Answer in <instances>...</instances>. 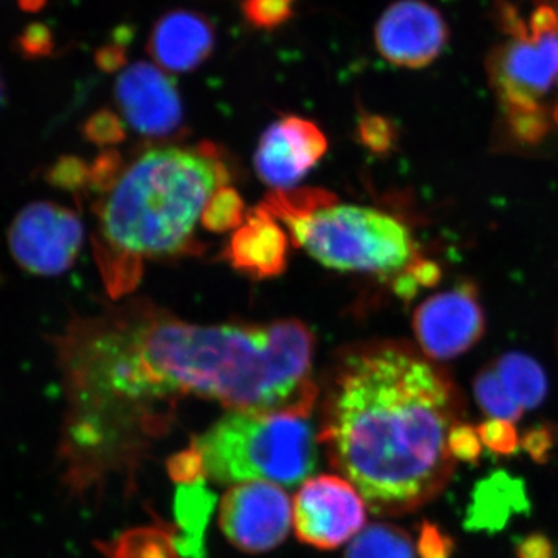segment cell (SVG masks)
<instances>
[{
	"label": "cell",
	"instance_id": "cell-29",
	"mask_svg": "<svg viewBox=\"0 0 558 558\" xmlns=\"http://www.w3.org/2000/svg\"><path fill=\"white\" fill-rule=\"evenodd\" d=\"M558 444V429L553 425H538L524 433L521 438V449L526 451L532 461L546 464L550 453Z\"/></svg>",
	"mask_w": 558,
	"mask_h": 558
},
{
	"label": "cell",
	"instance_id": "cell-21",
	"mask_svg": "<svg viewBox=\"0 0 558 558\" xmlns=\"http://www.w3.org/2000/svg\"><path fill=\"white\" fill-rule=\"evenodd\" d=\"M475 398L481 410L490 418L517 422L524 410L509 395L494 366L486 368L475 379Z\"/></svg>",
	"mask_w": 558,
	"mask_h": 558
},
{
	"label": "cell",
	"instance_id": "cell-34",
	"mask_svg": "<svg viewBox=\"0 0 558 558\" xmlns=\"http://www.w3.org/2000/svg\"><path fill=\"white\" fill-rule=\"evenodd\" d=\"M95 65L102 73H116L128 65V47L124 44L112 43L105 44L100 49L95 51Z\"/></svg>",
	"mask_w": 558,
	"mask_h": 558
},
{
	"label": "cell",
	"instance_id": "cell-14",
	"mask_svg": "<svg viewBox=\"0 0 558 558\" xmlns=\"http://www.w3.org/2000/svg\"><path fill=\"white\" fill-rule=\"evenodd\" d=\"M216 28L199 11L178 9L161 14L149 33L146 51L168 73H189L211 57Z\"/></svg>",
	"mask_w": 558,
	"mask_h": 558
},
{
	"label": "cell",
	"instance_id": "cell-39",
	"mask_svg": "<svg viewBox=\"0 0 558 558\" xmlns=\"http://www.w3.org/2000/svg\"><path fill=\"white\" fill-rule=\"evenodd\" d=\"M0 100H2V86H0Z\"/></svg>",
	"mask_w": 558,
	"mask_h": 558
},
{
	"label": "cell",
	"instance_id": "cell-6",
	"mask_svg": "<svg viewBox=\"0 0 558 558\" xmlns=\"http://www.w3.org/2000/svg\"><path fill=\"white\" fill-rule=\"evenodd\" d=\"M279 219L288 226L293 245L329 269L400 275L417 260L409 227L379 209L332 201Z\"/></svg>",
	"mask_w": 558,
	"mask_h": 558
},
{
	"label": "cell",
	"instance_id": "cell-11",
	"mask_svg": "<svg viewBox=\"0 0 558 558\" xmlns=\"http://www.w3.org/2000/svg\"><path fill=\"white\" fill-rule=\"evenodd\" d=\"M117 106L132 130L143 137H170L182 128V98L174 80L159 65L140 61L116 81Z\"/></svg>",
	"mask_w": 558,
	"mask_h": 558
},
{
	"label": "cell",
	"instance_id": "cell-20",
	"mask_svg": "<svg viewBox=\"0 0 558 558\" xmlns=\"http://www.w3.org/2000/svg\"><path fill=\"white\" fill-rule=\"evenodd\" d=\"M344 558H417V550L405 529L374 523L352 538Z\"/></svg>",
	"mask_w": 558,
	"mask_h": 558
},
{
	"label": "cell",
	"instance_id": "cell-37",
	"mask_svg": "<svg viewBox=\"0 0 558 558\" xmlns=\"http://www.w3.org/2000/svg\"><path fill=\"white\" fill-rule=\"evenodd\" d=\"M47 0H20L21 9L28 13H36L46 5Z\"/></svg>",
	"mask_w": 558,
	"mask_h": 558
},
{
	"label": "cell",
	"instance_id": "cell-30",
	"mask_svg": "<svg viewBox=\"0 0 558 558\" xmlns=\"http://www.w3.org/2000/svg\"><path fill=\"white\" fill-rule=\"evenodd\" d=\"M168 472L171 478L178 484L197 483V481H205L204 461H202L201 453L196 447L191 444L189 449L180 451L168 462Z\"/></svg>",
	"mask_w": 558,
	"mask_h": 558
},
{
	"label": "cell",
	"instance_id": "cell-28",
	"mask_svg": "<svg viewBox=\"0 0 558 558\" xmlns=\"http://www.w3.org/2000/svg\"><path fill=\"white\" fill-rule=\"evenodd\" d=\"M359 135L363 145L376 153H385L395 140V126L385 117L363 113L359 123Z\"/></svg>",
	"mask_w": 558,
	"mask_h": 558
},
{
	"label": "cell",
	"instance_id": "cell-26",
	"mask_svg": "<svg viewBox=\"0 0 558 558\" xmlns=\"http://www.w3.org/2000/svg\"><path fill=\"white\" fill-rule=\"evenodd\" d=\"M84 135L95 145H113L124 138V123L112 110L101 109L87 119Z\"/></svg>",
	"mask_w": 558,
	"mask_h": 558
},
{
	"label": "cell",
	"instance_id": "cell-23",
	"mask_svg": "<svg viewBox=\"0 0 558 558\" xmlns=\"http://www.w3.org/2000/svg\"><path fill=\"white\" fill-rule=\"evenodd\" d=\"M296 0H241L242 17L256 31L274 32L295 16Z\"/></svg>",
	"mask_w": 558,
	"mask_h": 558
},
{
	"label": "cell",
	"instance_id": "cell-33",
	"mask_svg": "<svg viewBox=\"0 0 558 558\" xmlns=\"http://www.w3.org/2000/svg\"><path fill=\"white\" fill-rule=\"evenodd\" d=\"M517 558H557L553 539L542 532L524 535L515 546Z\"/></svg>",
	"mask_w": 558,
	"mask_h": 558
},
{
	"label": "cell",
	"instance_id": "cell-10",
	"mask_svg": "<svg viewBox=\"0 0 558 558\" xmlns=\"http://www.w3.org/2000/svg\"><path fill=\"white\" fill-rule=\"evenodd\" d=\"M450 39L442 13L425 0H398L374 28L380 57L403 69H424L438 60Z\"/></svg>",
	"mask_w": 558,
	"mask_h": 558
},
{
	"label": "cell",
	"instance_id": "cell-12",
	"mask_svg": "<svg viewBox=\"0 0 558 558\" xmlns=\"http://www.w3.org/2000/svg\"><path fill=\"white\" fill-rule=\"evenodd\" d=\"M413 329L428 359L458 357L484 333V314L475 290L462 286L424 301L414 312Z\"/></svg>",
	"mask_w": 558,
	"mask_h": 558
},
{
	"label": "cell",
	"instance_id": "cell-13",
	"mask_svg": "<svg viewBox=\"0 0 558 558\" xmlns=\"http://www.w3.org/2000/svg\"><path fill=\"white\" fill-rule=\"evenodd\" d=\"M328 153V138L317 123L286 116L260 135L255 153L259 179L277 191L295 186Z\"/></svg>",
	"mask_w": 558,
	"mask_h": 558
},
{
	"label": "cell",
	"instance_id": "cell-38",
	"mask_svg": "<svg viewBox=\"0 0 558 558\" xmlns=\"http://www.w3.org/2000/svg\"><path fill=\"white\" fill-rule=\"evenodd\" d=\"M553 121L554 123L558 124V105L556 106V108H554Z\"/></svg>",
	"mask_w": 558,
	"mask_h": 558
},
{
	"label": "cell",
	"instance_id": "cell-40",
	"mask_svg": "<svg viewBox=\"0 0 558 558\" xmlns=\"http://www.w3.org/2000/svg\"><path fill=\"white\" fill-rule=\"evenodd\" d=\"M556 7H557V10H558V0H557V3H556Z\"/></svg>",
	"mask_w": 558,
	"mask_h": 558
},
{
	"label": "cell",
	"instance_id": "cell-1",
	"mask_svg": "<svg viewBox=\"0 0 558 558\" xmlns=\"http://www.w3.org/2000/svg\"><path fill=\"white\" fill-rule=\"evenodd\" d=\"M315 340L299 319L202 326L131 310L70 323L57 343L65 410L61 458L70 486L100 476L124 428L161 429L179 399L230 411L310 416Z\"/></svg>",
	"mask_w": 558,
	"mask_h": 558
},
{
	"label": "cell",
	"instance_id": "cell-17",
	"mask_svg": "<svg viewBox=\"0 0 558 558\" xmlns=\"http://www.w3.org/2000/svg\"><path fill=\"white\" fill-rule=\"evenodd\" d=\"M175 543L183 558H204L205 532L215 508V498L205 486V481L179 484L174 502Z\"/></svg>",
	"mask_w": 558,
	"mask_h": 558
},
{
	"label": "cell",
	"instance_id": "cell-16",
	"mask_svg": "<svg viewBox=\"0 0 558 558\" xmlns=\"http://www.w3.org/2000/svg\"><path fill=\"white\" fill-rule=\"evenodd\" d=\"M531 510L526 484L505 470L476 484L465 510L464 527L475 534H497L517 515Z\"/></svg>",
	"mask_w": 558,
	"mask_h": 558
},
{
	"label": "cell",
	"instance_id": "cell-27",
	"mask_svg": "<svg viewBox=\"0 0 558 558\" xmlns=\"http://www.w3.org/2000/svg\"><path fill=\"white\" fill-rule=\"evenodd\" d=\"M449 450L454 461L478 464L481 453H483V442H481L476 428L464 424V422L454 425L450 429Z\"/></svg>",
	"mask_w": 558,
	"mask_h": 558
},
{
	"label": "cell",
	"instance_id": "cell-3",
	"mask_svg": "<svg viewBox=\"0 0 558 558\" xmlns=\"http://www.w3.org/2000/svg\"><path fill=\"white\" fill-rule=\"evenodd\" d=\"M229 171L213 145L142 154L105 189L98 205L95 253L110 292H121L124 260L178 255Z\"/></svg>",
	"mask_w": 558,
	"mask_h": 558
},
{
	"label": "cell",
	"instance_id": "cell-31",
	"mask_svg": "<svg viewBox=\"0 0 558 558\" xmlns=\"http://www.w3.org/2000/svg\"><path fill=\"white\" fill-rule=\"evenodd\" d=\"M17 46H20L22 53L31 60L50 57L54 50L53 33L46 24L36 22V24L28 25L21 33L20 38H17Z\"/></svg>",
	"mask_w": 558,
	"mask_h": 558
},
{
	"label": "cell",
	"instance_id": "cell-9",
	"mask_svg": "<svg viewBox=\"0 0 558 558\" xmlns=\"http://www.w3.org/2000/svg\"><path fill=\"white\" fill-rule=\"evenodd\" d=\"M292 524V502L277 484H236L220 501L219 526L242 553L263 554L278 548Z\"/></svg>",
	"mask_w": 558,
	"mask_h": 558
},
{
	"label": "cell",
	"instance_id": "cell-24",
	"mask_svg": "<svg viewBox=\"0 0 558 558\" xmlns=\"http://www.w3.org/2000/svg\"><path fill=\"white\" fill-rule=\"evenodd\" d=\"M476 432L484 447L498 457H512L521 447L519 432L513 422L488 418L476 428Z\"/></svg>",
	"mask_w": 558,
	"mask_h": 558
},
{
	"label": "cell",
	"instance_id": "cell-32",
	"mask_svg": "<svg viewBox=\"0 0 558 558\" xmlns=\"http://www.w3.org/2000/svg\"><path fill=\"white\" fill-rule=\"evenodd\" d=\"M50 180L61 189L78 191L90 183V170L83 160L62 159L50 170Z\"/></svg>",
	"mask_w": 558,
	"mask_h": 558
},
{
	"label": "cell",
	"instance_id": "cell-19",
	"mask_svg": "<svg viewBox=\"0 0 558 558\" xmlns=\"http://www.w3.org/2000/svg\"><path fill=\"white\" fill-rule=\"evenodd\" d=\"M101 553L108 558H180L175 531L159 523L123 532L110 543H100Z\"/></svg>",
	"mask_w": 558,
	"mask_h": 558
},
{
	"label": "cell",
	"instance_id": "cell-18",
	"mask_svg": "<svg viewBox=\"0 0 558 558\" xmlns=\"http://www.w3.org/2000/svg\"><path fill=\"white\" fill-rule=\"evenodd\" d=\"M494 368L521 409H535L545 400L548 380L535 360L520 352H510L495 362Z\"/></svg>",
	"mask_w": 558,
	"mask_h": 558
},
{
	"label": "cell",
	"instance_id": "cell-8",
	"mask_svg": "<svg viewBox=\"0 0 558 558\" xmlns=\"http://www.w3.org/2000/svg\"><path fill=\"white\" fill-rule=\"evenodd\" d=\"M366 508L362 494L343 476H315L292 502L296 537L312 548H340L365 527Z\"/></svg>",
	"mask_w": 558,
	"mask_h": 558
},
{
	"label": "cell",
	"instance_id": "cell-5",
	"mask_svg": "<svg viewBox=\"0 0 558 558\" xmlns=\"http://www.w3.org/2000/svg\"><path fill=\"white\" fill-rule=\"evenodd\" d=\"M318 436L307 416L229 411L193 440L205 475L219 484L295 486L317 468Z\"/></svg>",
	"mask_w": 558,
	"mask_h": 558
},
{
	"label": "cell",
	"instance_id": "cell-35",
	"mask_svg": "<svg viewBox=\"0 0 558 558\" xmlns=\"http://www.w3.org/2000/svg\"><path fill=\"white\" fill-rule=\"evenodd\" d=\"M409 271L413 275L414 279H416L421 288L422 286H425V288L436 286L440 277H442V271H440L438 264L433 263V260L417 259L416 263L410 267Z\"/></svg>",
	"mask_w": 558,
	"mask_h": 558
},
{
	"label": "cell",
	"instance_id": "cell-25",
	"mask_svg": "<svg viewBox=\"0 0 558 558\" xmlns=\"http://www.w3.org/2000/svg\"><path fill=\"white\" fill-rule=\"evenodd\" d=\"M457 543L439 524L424 520L417 532L416 550L418 558H453Z\"/></svg>",
	"mask_w": 558,
	"mask_h": 558
},
{
	"label": "cell",
	"instance_id": "cell-15",
	"mask_svg": "<svg viewBox=\"0 0 558 558\" xmlns=\"http://www.w3.org/2000/svg\"><path fill=\"white\" fill-rule=\"evenodd\" d=\"M234 269L253 278H271L286 270L288 236L274 216L260 207L247 215L226 250Z\"/></svg>",
	"mask_w": 558,
	"mask_h": 558
},
{
	"label": "cell",
	"instance_id": "cell-4",
	"mask_svg": "<svg viewBox=\"0 0 558 558\" xmlns=\"http://www.w3.org/2000/svg\"><path fill=\"white\" fill-rule=\"evenodd\" d=\"M494 16L505 39L488 51V83L510 132L537 143L548 134L558 105L557 7L539 2L523 17L510 0H495Z\"/></svg>",
	"mask_w": 558,
	"mask_h": 558
},
{
	"label": "cell",
	"instance_id": "cell-2",
	"mask_svg": "<svg viewBox=\"0 0 558 558\" xmlns=\"http://www.w3.org/2000/svg\"><path fill=\"white\" fill-rule=\"evenodd\" d=\"M464 405L427 355L398 343L351 352L333 374L318 444L371 512L398 517L438 497L453 476L450 429Z\"/></svg>",
	"mask_w": 558,
	"mask_h": 558
},
{
	"label": "cell",
	"instance_id": "cell-22",
	"mask_svg": "<svg viewBox=\"0 0 558 558\" xmlns=\"http://www.w3.org/2000/svg\"><path fill=\"white\" fill-rule=\"evenodd\" d=\"M242 219H244V202L236 190L229 185L216 191L202 215L205 229L216 233L241 227L244 223Z\"/></svg>",
	"mask_w": 558,
	"mask_h": 558
},
{
	"label": "cell",
	"instance_id": "cell-7",
	"mask_svg": "<svg viewBox=\"0 0 558 558\" xmlns=\"http://www.w3.org/2000/svg\"><path fill=\"white\" fill-rule=\"evenodd\" d=\"M9 250L17 266L39 277L64 274L75 264L84 227L75 211L54 202H33L9 229Z\"/></svg>",
	"mask_w": 558,
	"mask_h": 558
},
{
	"label": "cell",
	"instance_id": "cell-36",
	"mask_svg": "<svg viewBox=\"0 0 558 558\" xmlns=\"http://www.w3.org/2000/svg\"><path fill=\"white\" fill-rule=\"evenodd\" d=\"M421 289L416 279H414L413 275L410 274L409 270L403 271V274L398 275L395 281V290L396 293L403 300H411L416 296V293Z\"/></svg>",
	"mask_w": 558,
	"mask_h": 558
}]
</instances>
